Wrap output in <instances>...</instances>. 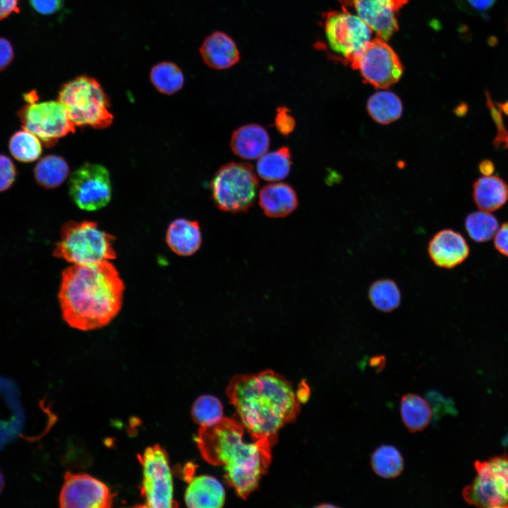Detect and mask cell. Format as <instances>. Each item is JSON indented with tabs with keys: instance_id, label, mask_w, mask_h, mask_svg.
I'll return each mask as SVG.
<instances>
[{
	"instance_id": "4dcf8cb0",
	"label": "cell",
	"mask_w": 508,
	"mask_h": 508,
	"mask_svg": "<svg viewBox=\"0 0 508 508\" xmlns=\"http://www.w3.org/2000/svg\"><path fill=\"white\" fill-rule=\"evenodd\" d=\"M191 413L193 421L200 426H211L223 418V407L215 397L202 395L193 403Z\"/></svg>"
},
{
	"instance_id": "4fadbf2b",
	"label": "cell",
	"mask_w": 508,
	"mask_h": 508,
	"mask_svg": "<svg viewBox=\"0 0 508 508\" xmlns=\"http://www.w3.org/2000/svg\"><path fill=\"white\" fill-rule=\"evenodd\" d=\"M112 499L109 488L97 478L85 473L65 474L61 507L106 508L111 507Z\"/></svg>"
},
{
	"instance_id": "f35d334b",
	"label": "cell",
	"mask_w": 508,
	"mask_h": 508,
	"mask_svg": "<svg viewBox=\"0 0 508 508\" xmlns=\"http://www.w3.org/2000/svg\"><path fill=\"white\" fill-rule=\"evenodd\" d=\"M19 12L18 0H0V20Z\"/></svg>"
},
{
	"instance_id": "8fae6325",
	"label": "cell",
	"mask_w": 508,
	"mask_h": 508,
	"mask_svg": "<svg viewBox=\"0 0 508 508\" xmlns=\"http://www.w3.org/2000/svg\"><path fill=\"white\" fill-rule=\"evenodd\" d=\"M351 66L359 71L366 83L377 88L392 85L403 73V67L394 51L379 37L371 40Z\"/></svg>"
},
{
	"instance_id": "7c38bea8",
	"label": "cell",
	"mask_w": 508,
	"mask_h": 508,
	"mask_svg": "<svg viewBox=\"0 0 508 508\" xmlns=\"http://www.w3.org/2000/svg\"><path fill=\"white\" fill-rule=\"evenodd\" d=\"M69 194L82 210L93 211L108 204L111 185L108 170L102 165L87 163L71 174Z\"/></svg>"
},
{
	"instance_id": "8d00e7d4",
	"label": "cell",
	"mask_w": 508,
	"mask_h": 508,
	"mask_svg": "<svg viewBox=\"0 0 508 508\" xmlns=\"http://www.w3.org/2000/svg\"><path fill=\"white\" fill-rule=\"evenodd\" d=\"M494 245L499 253L508 257V222L498 228L494 236Z\"/></svg>"
},
{
	"instance_id": "d590c367",
	"label": "cell",
	"mask_w": 508,
	"mask_h": 508,
	"mask_svg": "<svg viewBox=\"0 0 508 508\" xmlns=\"http://www.w3.org/2000/svg\"><path fill=\"white\" fill-rule=\"evenodd\" d=\"M64 0H29L31 7L42 15H52L60 11Z\"/></svg>"
},
{
	"instance_id": "30bf717a",
	"label": "cell",
	"mask_w": 508,
	"mask_h": 508,
	"mask_svg": "<svg viewBox=\"0 0 508 508\" xmlns=\"http://www.w3.org/2000/svg\"><path fill=\"white\" fill-rule=\"evenodd\" d=\"M138 459L143 466L141 495L144 507H176L173 499V483L168 456L159 445L147 447Z\"/></svg>"
},
{
	"instance_id": "e0dca14e",
	"label": "cell",
	"mask_w": 508,
	"mask_h": 508,
	"mask_svg": "<svg viewBox=\"0 0 508 508\" xmlns=\"http://www.w3.org/2000/svg\"><path fill=\"white\" fill-rule=\"evenodd\" d=\"M270 139L262 126L250 123L236 129L231 138L230 147L238 157L245 159H255L269 149Z\"/></svg>"
},
{
	"instance_id": "603a6c76",
	"label": "cell",
	"mask_w": 508,
	"mask_h": 508,
	"mask_svg": "<svg viewBox=\"0 0 508 508\" xmlns=\"http://www.w3.org/2000/svg\"><path fill=\"white\" fill-rule=\"evenodd\" d=\"M401 419L411 433L424 430L430 423L433 412L429 403L419 395L407 394L401 400Z\"/></svg>"
},
{
	"instance_id": "277c9868",
	"label": "cell",
	"mask_w": 508,
	"mask_h": 508,
	"mask_svg": "<svg viewBox=\"0 0 508 508\" xmlns=\"http://www.w3.org/2000/svg\"><path fill=\"white\" fill-rule=\"evenodd\" d=\"M116 238L99 228L92 221H69L61 231L53 255L76 265L95 264L114 260L116 253L113 246Z\"/></svg>"
},
{
	"instance_id": "b9f144b4",
	"label": "cell",
	"mask_w": 508,
	"mask_h": 508,
	"mask_svg": "<svg viewBox=\"0 0 508 508\" xmlns=\"http://www.w3.org/2000/svg\"><path fill=\"white\" fill-rule=\"evenodd\" d=\"M496 104L500 109V110L502 111V113H504L505 115L508 116V100L504 102H497Z\"/></svg>"
},
{
	"instance_id": "ba28073f",
	"label": "cell",
	"mask_w": 508,
	"mask_h": 508,
	"mask_svg": "<svg viewBox=\"0 0 508 508\" xmlns=\"http://www.w3.org/2000/svg\"><path fill=\"white\" fill-rule=\"evenodd\" d=\"M474 466L476 476L463 490L465 501L478 507L508 508V454Z\"/></svg>"
},
{
	"instance_id": "7402d4cb",
	"label": "cell",
	"mask_w": 508,
	"mask_h": 508,
	"mask_svg": "<svg viewBox=\"0 0 508 508\" xmlns=\"http://www.w3.org/2000/svg\"><path fill=\"white\" fill-rule=\"evenodd\" d=\"M367 111L370 117L380 124H389L398 120L403 113V104L394 92L387 90L376 92L367 102Z\"/></svg>"
},
{
	"instance_id": "f546056e",
	"label": "cell",
	"mask_w": 508,
	"mask_h": 508,
	"mask_svg": "<svg viewBox=\"0 0 508 508\" xmlns=\"http://www.w3.org/2000/svg\"><path fill=\"white\" fill-rule=\"evenodd\" d=\"M8 147L12 156L23 162L35 161L42 153L40 138L25 128L16 131L11 136Z\"/></svg>"
},
{
	"instance_id": "4316f807",
	"label": "cell",
	"mask_w": 508,
	"mask_h": 508,
	"mask_svg": "<svg viewBox=\"0 0 508 508\" xmlns=\"http://www.w3.org/2000/svg\"><path fill=\"white\" fill-rule=\"evenodd\" d=\"M154 87L161 93L172 95L179 91L184 83L181 69L175 64L163 61L155 65L150 73Z\"/></svg>"
},
{
	"instance_id": "7a4b0ae2",
	"label": "cell",
	"mask_w": 508,
	"mask_h": 508,
	"mask_svg": "<svg viewBox=\"0 0 508 508\" xmlns=\"http://www.w3.org/2000/svg\"><path fill=\"white\" fill-rule=\"evenodd\" d=\"M125 286L109 260L66 267L58 294L62 318L71 327L90 331L107 325L119 313Z\"/></svg>"
},
{
	"instance_id": "cb8c5ba5",
	"label": "cell",
	"mask_w": 508,
	"mask_h": 508,
	"mask_svg": "<svg viewBox=\"0 0 508 508\" xmlns=\"http://www.w3.org/2000/svg\"><path fill=\"white\" fill-rule=\"evenodd\" d=\"M292 164L289 148L282 147L271 152H265L258 158L256 169L258 175L268 181L285 179Z\"/></svg>"
},
{
	"instance_id": "8992f818",
	"label": "cell",
	"mask_w": 508,
	"mask_h": 508,
	"mask_svg": "<svg viewBox=\"0 0 508 508\" xmlns=\"http://www.w3.org/2000/svg\"><path fill=\"white\" fill-rule=\"evenodd\" d=\"M258 179L248 163L231 162L222 166L210 183L216 207L224 212H247L254 203Z\"/></svg>"
},
{
	"instance_id": "ab89813d",
	"label": "cell",
	"mask_w": 508,
	"mask_h": 508,
	"mask_svg": "<svg viewBox=\"0 0 508 508\" xmlns=\"http://www.w3.org/2000/svg\"><path fill=\"white\" fill-rule=\"evenodd\" d=\"M478 169L482 175L490 176L494 173L495 167L491 160L485 159L479 163Z\"/></svg>"
},
{
	"instance_id": "ffe728a7",
	"label": "cell",
	"mask_w": 508,
	"mask_h": 508,
	"mask_svg": "<svg viewBox=\"0 0 508 508\" xmlns=\"http://www.w3.org/2000/svg\"><path fill=\"white\" fill-rule=\"evenodd\" d=\"M166 241L169 248L181 256L196 253L202 244V234L197 221L179 218L170 223Z\"/></svg>"
},
{
	"instance_id": "d6986e66",
	"label": "cell",
	"mask_w": 508,
	"mask_h": 508,
	"mask_svg": "<svg viewBox=\"0 0 508 508\" xmlns=\"http://www.w3.org/2000/svg\"><path fill=\"white\" fill-rule=\"evenodd\" d=\"M200 54L208 66L219 70L229 68L239 60V52L235 42L222 32H215L204 40Z\"/></svg>"
},
{
	"instance_id": "d6a6232c",
	"label": "cell",
	"mask_w": 508,
	"mask_h": 508,
	"mask_svg": "<svg viewBox=\"0 0 508 508\" xmlns=\"http://www.w3.org/2000/svg\"><path fill=\"white\" fill-rule=\"evenodd\" d=\"M274 125L282 135H289L293 132L296 126V121L287 107L282 106L277 108Z\"/></svg>"
},
{
	"instance_id": "83f0119b",
	"label": "cell",
	"mask_w": 508,
	"mask_h": 508,
	"mask_svg": "<svg viewBox=\"0 0 508 508\" xmlns=\"http://www.w3.org/2000/svg\"><path fill=\"white\" fill-rule=\"evenodd\" d=\"M404 465L401 454L392 445H381L372 455L371 466L373 471L385 478L397 477L402 472Z\"/></svg>"
},
{
	"instance_id": "836d02e7",
	"label": "cell",
	"mask_w": 508,
	"mask_h": 508,
	"mask_svg": "<svg viewBox=\"0 0 508 508\" xmlns=\"http://www.w3.org/2000/svg\"><path fill=\"white\" fill-rule=\"evenodd\" d=\"M16 176V167L11 159L0 155V192L7 190L13 183Z\"/></svg>"
},
{
	"instance_id": "7bdbcfd3",
	"label": "cell",
	"mask_w": 508,
	"mask_h": 508,
	"mask_svg": "<svg viewBox=\"0 0 508 508\" xmlns=\"http://www.w3.org/2000/svg\"><path fill=\"white\" fill-rule=\"evenodd\" d=\"M4 485V476L1 473V472L0 471V493L1 492V491L3 490Z\"/></svg>"
},
{
	"instance_id": "9c48e42d",
	"label": "cell",
	"mask_w": 508,
	"mask_h": 508,
	"mask_svg": "<svg viewBox=\"0 0 508 508\" xmlns=\"http://www.w3.org/2000/svg\"><path fill=\"white\" fill-rule=\"evenodd\" d=\"M27 104L19 111L24 128L37 136L47 146L75 131L66 107L58 101L37 102L34 93L26 96Z\"/></svg>"
},
{
	"instance_id": "5b68a950",
	"label": "cell",
	"mask_w": 508,
	"mask_h": 508,
	"mask_svg": "<svg viewBox=\"0 0 508 508\" xmlns=\"http://www.w3.org/2000/svg\"><path fill=\"white\" fill-rule=\"evenodd\" d=\"M58 100L66 107L75 126L100 129L109 127L113 121L108 97L93 78L80 75L64 84Z\"/></svg>"
},
{
	"instance_id": "e575fe53",
	"label": "cell",
	"mask_w": 508,
	"mask_h": 508,
	"mask_svg": "<svg viewBox=\"0 0 508 508\" xmlns=\"http://www.w3.org/2000/svg\"><path fill=\"white\" fill-rule=\"evenodd\" d=\"M455 1L463 12L470 15H478L489 11L496 0H455Z\"/></svg>"
},
{
	"instance_id": "1f68e13d",
	"label": "cell",
	"mask_w": 508,
	"mask_h": 508,
	"mask_svg": "<svg viewBox=\"0 0 508 508\" xmlns=\"http://www.w3.org/2000/svg\"><path fill=\"white\" fill-rule=\"evenodd\" d=\"M486 105L496 126L497 133L493 139V145L497 148H508V130L506 128L502 116V111L493 102L488 91L485 92Z\"/></svg>"
},
{
	"instance_id": "2e32d148",
	"label": "cell",
	"mask_w": 508,
	"mask_h": 508,
	"mask_svg": "<svg viewBox=\"0 0 508 508\" xmlns=\"http://www.w3.org/2000/svg\"><path fill=\"white\" fill-rule=\"evenodd\" d=\"M298 205L297 194L289 184L269 183L260 190L259 205L269 217H286L297 208Z\"/></svg>"
},
{
	"instance_id": "5bb4252c",
	"label": "cell",
	"mask_w": 508,
	"mask_h": 508,
	"mask_svg": "<svg viewBox=\"0 0 508 508\" xmlns=\"http://www.w3.org/2000/svg\"><path fill=\"white\" fill-rule=\"evenodd\" d=\"M342 8L358 16L377 37L388 40L398 29L397 14L407 0H339Z\"/></svg>"
},
{
	"instance_id": "6da1fadb",
	"label": "cell",
	"mask_w": 508,
	"mask_h": 508,
	"mask_svg": "<svg viewBox=\"0 0 508 508\" xmlns=\"http://www.w3.org/2000/svg\"><path fill=\"white\" fill-rule=\"evenodd\" d=\"M226 394L237 420L253 440L267 439L273 445L279 430L297 417L310 396L304 382L295 389L292 383L271 370L234 377Z\"/></svg>"
},
{
	"instance_id": "52a82bcc",
	"label": "cell",
	"mask_w": 508,
	"mask_h": 508,
	"mask_svg": "<svg viewBox=\"0 0 508 508\" xmlns=\"http://www.w3.org/2000/svg\"><path fill=\"white\" fill-rule=\"evenodd\" d=\"M323 23L328 49L344 64L351 65L372 40L373 32L369 26L344 8L327 13Z\"/></svg>"
},
{
	"instance_id": "3957f363",
	"label": "cell",
	"mask_w": 508,
	"mask_h": 508,
	"mask_svg": "<svg viewBox=\"0 0 508 508\" xmlns=\"http://www.w3.org/2000/svg\"><path fill=\"white\" fill-rule=\"evenodd\" d=\"M245 428L236 418H224L211 426H200L197 442L205 461L222 466L229 484L246 499L258 487L271 461L273 444L267 439L246 442Z\"/></svg>"
},
{
	"instance_id": "9a60e30c",
	"label": "cell",
	"mask_w": 508,
	"mask_h": 508,
	"mask_svg": "<svg viewBox=\"0 0 508 508\" xmlns=\"http://www.w3.org/2000/svg\"><path fill=\"white\" fill-rule=\"evenodd\" d=\"M428 252L435 265L452 269L468 257L469 246L459 232L445 229L437 232L430 240Z\"/></svg>"
},
{
	"instance_id": "d4e9b609",
	"label": "cell",
	"mask_w": 508,
	"mask_h": 508,
	"mask_svg": "<svg viewBox=\"0 0 508 508\" xmlns=\"http://www.w3.org/2000/svg\"><path fill=\"white\" fill-rule=\"evenodd\" d=\"M69 167L64 159L58 155H47L40 159L34 169L37 183L48 188L59 186L68 177Z\"/></svg>"
},
{
	"instance_id": "44dd1931",
	"label": "cell",
	"mask_w": 508,
	"mask_h": 508,
	"mask_svg": "<svg viewBox=\"0 0 508 508\" xmlns=\"http://www.w3.org/2000/svg\"><path fill=\"white\" fill-rule=\"evenodd\" d=\"M473 198L480 210L496 211L508 200V184L497 176H483L473 183Z\"/></svg>"
},
{
	"instance_id": "484cf974",
	"label": "cell",
	"mask_w": 508,
	"mask_h": 508,
	"mask_svg": "<svg viewBox=\"0 0 508 508\" xmlns=\"http://www.w3.org/2000/svg\"><path fill=\"white\" fill-rule=\"evenodd\" d=\"M368 298L377 310L389 313L399 306L401 295L394 281L390 279H380L375 281L370 286Z\"/></svg>"
},
{
	"instance_id": "f1b7e54d",
	"label": "cell",
	"mask_w": 508,
	"mask_h": 508,
	"mask_svg": "<svg viewBox=\"0 0 508 508\" xmlns=\"http://www.w3.org/2000/svg\"><path fill=\"white\" fill-rule=\"evenodd\" d=\"M464 225L469 237L477 243L490 240L499 228L497 218L490 212L481 210L468 214Z\"/></svg>"
},
{
	"instance_id": "74e56055",
	"label": "cell",
	"mask_w": 508,
	"mask_h": 508,
	"mask_svg": "<svg viewBox=\"0 0 508 508\" xmlns=\"http://www.w3.org/2000/svg\"><path fill=\"white\" fill-rule=\"evenodd\" d=\"M14 56L11 43L6 38L0 37V71L6 68Z\"/></svg>"
},
{
	"instance_id": "ac0fdd59",
	"label": "cell",
	"mask_w": 508,
	"mask_h": 508,
	"mask_svg": "<svg viewBox=\"0 0 508 508\" xmlns=\"http://www.w3.org/2000/svg\"><path fill=\"white\" fill-rule=\"evenodd\" d=\"M185 493V502L189 507L218 508L225 502V492L222 484L214 477L202 475L190 477Z\"/></svg>"
},
{
	"instance_id": "60d3db41",
	"label": "cell",
	"mask_w": 508,
	"mask_h": 508,
	"mask_svg": "<svg viewBox=\"0 0 508 508\" xmlns=\"http://www.w3.org/2000/svg\"><path fill=\"white\" fill-rule=\"evenodd\" d=\"M385 363V358L383 356H377L375 358H372L370 360V365L373 367H378L381 368V369L384 366Z\"/></svg>"
}]
</instances>
